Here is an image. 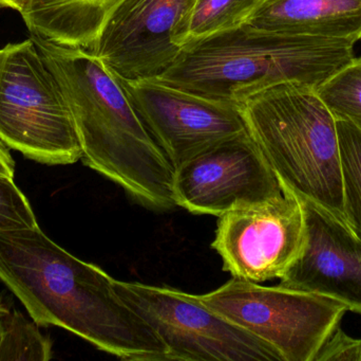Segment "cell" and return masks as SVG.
<instances>
[{"label": "cell", "instance_id": "1", "mask_svg": "<svg viewBox=\"0 0 361 361\" xmlns=\"http://www.w3.org/2000/svg\"><path fill=\"white\" fill-rule=\"evenodd\" d=\"M0 280L38 326L73 333L126 361H171L154 329L104 269L72 256L39 227L0 231Z\"/></svg>", "mask_w": 361, "mask_h": 361}, {"label": "cell", "instance_id": "2", "mask_svg": "<svg viewBox=\"0 0 361 361\" xmlns=\"http://www.w3.org/2000/svg\"><path fill=\"white\" fill-rule=\"evenodd\" d=\"M31 38L65 97L82 162L144 207H177L175 167L140 118L120 78L89 49Z\"/></svg>", "mask_w": 361, "mask_h": 361}, {"label": "cell", "instance_id": "3", "mask_svg": "<svg viewBox=\"0 0 361 361\" xmlns=\"http://www.w3.org/2000/svg\"><path fill=\"white\" fill-rule=\"evenodd\" d=\"M356 42L240 25L189 42L158 80L208 99L242 102L282 83L317 89L355 59Z\"/></svg>", "mask_w": 361, "mask_h": 361}, {"label": "cell", "instance_id": "4", "mask_svg": "<svg viewBox=\"0 0 361 361\" xmlns=\"http://www.w3.org/2000/svg\"><path fill=\"white\" fill-rule=\"evenodd\" d=\"M241 108L281 188L345 218L336 119L316 89L282 83L247 97Z\"/></svg>", "mask_w": 361, "mask_h": 361}, {"label": "cell", "instance_id": "5", "mask_svg": "<svg viewBox=\"0 0 361 361\" xmlns=\"http://www.w3.org/2000/svg\"><path fill=\"white\" fill-rule=\"evenodd\" d=\"M0 141L44 165L82 160L65 97L31 37L0 49Z\"/></svg>", "mask_w": 361, "mask_h": 361}, {"label": "cell", "instance_id": "6", "mask_svg": "<svg viewBox=\"0 0 361 361\" xmlns=\"http://www.w3.org/2000/svg\"><path fill=\"white\" fill-rule=\"evenodd\" d=\"M197 297L212 311L273 345L284 361H314L349 311L324 297L237 277Z\"/></svg>", "mask_w": 361, "mask_h": 361}, {"label": "cell", "instance_id": "7", "mask_svg": "<svg viewBox=\"0 0 361 361\" xmlns=\"http://www.w3.org/2000/svg\"><path fill=\"white\" fill-rule=\"evenodd\" d=\"M114 290L160 337L171 361H284L279 352L201 302L167 286L114 280Z\"/></svg>", "mask_w": 361, "mask_h": 361}, {"label": "cell", "instance_id": "8", "mask_svg": "<svg viewBox=\"0 0 361 361\" xmlns=\"http://www.w3.org/2000/svg\"><path fill=\"white\" fill-rule=\"evenodd\" d=\"M173 192L178 207L218 218L282 195L277 175L248 131L180 163Z\"/></svg>", "mask_w": 361, "mask_h": 361}, {"label": "cell", "instance_id": "9", "mask_svg": "<svg viewBox=\"0 0 361 361\" xmlns=\"http://www.w3.org/2000/svg\"><path fill=\"white\" fill-rule=\"evenodd\" d=\"M131 103L173 167L248 131L241 105L208 99L158 78H120Z\"/></svg>", "mask_w": 361, "mask_h": 361}, {"label": "cell", "instance_id": "10", "mask_svg": "<svg viewBox=\"0 0 361 361\" xmlns=\"http://www.w3.org/2000/svg\"><path fill=\"white\" fill-rule=\"evenodd\" d=\"M195 0H122L90 49L118 78H159L184 48Z\"/></svg>", "mask_w": 361, "mask_h": 361}, {"label": "cell", "instance_id": "11", "mask_svg": "<svg viewBox=\"0 0 361 361\" xmlns=\"http://www.w3.org/2000/svg\"><path fill=\"white\" fill-rule=\"evenodd\" d=\"M281 190L277 199L219 216L212 247L233 277L255 283L280 279L298 256L305 232L302 207L292 191Z\"/></svg>", "mask_w": 361, "mask_h": 361}, {"label": "cell", "instance_id": "12", "mask_svg": "<svg viewBox=\"0 0 361 361\" xmlns=\"http://www.w3.org/2000/svg\"><path fill=\"white\" fill-rule=\"evenodd\" d=\"M297 197L305 218L302 245L279 285L331 299L361 315V233L343 216Z\"/></svg>", "mask_w": 361, "mask_h": 361}, {"label": "cell", "instance_id": "13", "mask_svg": "<svg viewBox=\"0 0 361 361\" xmlns=\"http://www.w3.org/2000/svg\"><path fill=\"white\" fill-rule=\"evenodd\" d=\"M247 25L276 33L357 42L361 0H262Z\"/></svg>", "mask_w": 361, "mask_h": 361}, {"label": "cell", "instance_id": "14", "mask_svg": "<svg viewBox=\"0 0 361 361\" xmlns=\"http://www.w3.org/2000/svg\"><path fill=\"white\" fill-rule=\"evenodd\" d=\"M122 0H27L20 12L31 35L65 46L92 48Z\"/></svg>", "mask_w": 361, "mask_h": 361}, {"label": "cell", "instance_id": "15", "mask_svg": "<svg viewBox=\"0 0 361 361\" xmlns=\"http://www.w3.org/2000/svg\"><path fill=\"white\" fill-rule=\"evenodd\" d=\"M262 0H195L189 17L184 47L189 42L247 23Z\"/></svg>", "mask_w": 361, "mask_h": 361}, {"label": "cell", "instance_id": "16", "mask_svg": "<svg viewBox=\"0 0 361 361\" xmlns=\"http://www.w3.org/2000/svg\"><path fill=\"white\" fill-rule=\"evenodd\" d=\"M336 125L345 218L361 233V131L345 120H336Z\"/></svg>", "mask_w": 361, "mask_h": 361}, {"label": "cell", "instance_id": "17", "mask_svg": "<svg viewBox=\"0 0 361 361\" xmlns=\"http://www.w3.org/2000/svg\"><path fill=\"white\" fill-rule=\"evenodd\" d=\"M35 321L8 309L4 317L0 361H47L52 358L50 339L40 333Z\"/></svg>", "mask_w": 361, "mask_h": 361}, {"label": "cell", "instance_id": "18", "mask_svg": "<svg viewBox=\"0 0 361 361\" xmlns=\"http://www.w3.org/2000/svg\"><path fill=\"white\" fill-rule=\"evenodd\" d=\"M316 93L336 120L348 121L361 131V57H355Z\"/></svg>", "mask_w": 361, "mask_h": 361}, {"label": "cell", "instance_id": "19", "mask_svg": "<svg viewBox=\"0 0 361 361\" xmlns=\"http://www.w3.org/2000/svg\"><path fill=\"white\" fill-rule=\"evenodd\" d=\"M38 226L27 197L13 177L0 174V231L19 230Z\"/></svg>", "mask_w": 361, "mask_h": 361}, {"label": "cell", "instance_id": "20", "mask_svg": "<svg viewBox=\"0 0 361 361\" xmlns=\"http://www.w3.org/2000/svg\"><path fill=\"white\" fill-rule=\"evenodd\" d=\"M314 361H361V341L348 336L337 326L324 341Z\"/></svg>", "mask_w": 361, "mask_h": 361}, {"label": "cell", "instance_id": "21", "mask_svg": "<svg viewBox=\"0 0 361 361\" xmlns=\"http://www.w3.org/2000/svg\"><path fill=\"white\" fill-rule=\"evenodd\" d=\"M15 163L8 148L0 141V174L14 178Z\"/></svg>", "mask_w": 361, "mask_h": 361}, {"label": "cell", "instance_id": "22", "mask_svg": "<svg viewBox=\"0 0 361 361\" xmlns=\"http://www.w3.org/2000/svg\"><path fill=\"white\" fill-rule=\"evenodd\" d=\"M27 4V0H0L1 8H11L20 13L23 6Z\"/></svg>", "mask_w": 361, "mask_h": 361}, {"label": "cell", "instance_id": "23", "mask_svg": "<svg viewBox=\"0 0 361 361\" xmlns=\"http://www.w3.org/2000/svg\"><path fill=\"white\" fill-rule=\"evenodd\" d=\"M8 309L0 303V341H1L2 329H4V317Z\"/></svg>", "mask_w": 361, "mask_h": 361}]
</instances>
